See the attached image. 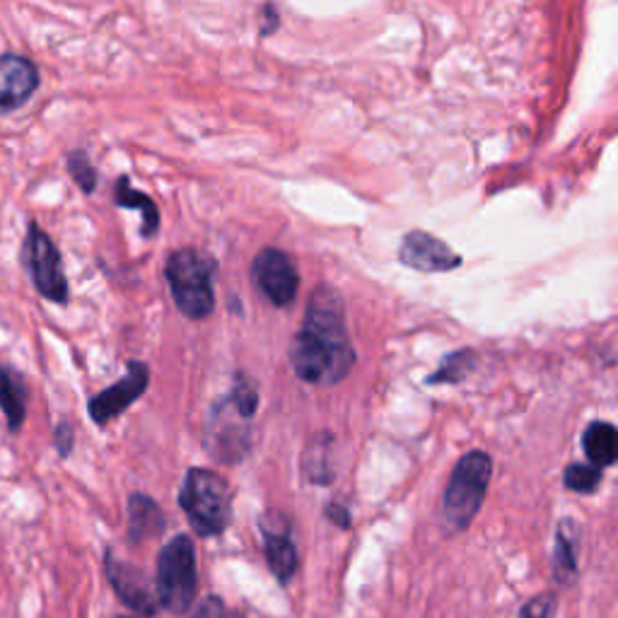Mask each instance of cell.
Segmentation results:
<instances>
[{
  "label": "cell",
  "instance_id": "6da1fadb",
  "mask_svg": "<svg viewBox=\"0 0 618 618\" xmlns=\"http://www.w3.org/2000/svg\"><path fill=\"white\" fill-rule=\"evenodd\" d=\"M356 362L346 329L344 300L334 288L319 285L310 297L302 329L290 346V366L307 384L341 382Z\"/></svg>",
  "mask_w": 618,
  "mask_h": 618
},
{
  "label": "cell",
  "instance_id": "7a4b0ae2",
  "mask_svg": "<svg viewBox=\"0 0 618 618\" xmlns=\"http://www.w3.org/2000/svg\"><path fill=\"white\" fill-rule=\"evenodd\" d=\"M491 476L493 462L486 452H469L459 459L440 501V525L447 537L462 535L474 523Z\"/></svg>",
  "mask_w": 618,
  "mask_h": 618
},
{
  "label": "cell",
  "instance_id": "3957f363",
  "mask_svg": "<svg viewBox=\"0 0 618 618\" xmlns=\"http://www.w3.org/2000/svg\"><path fill=\"white\" fill-rule=\"evenodd\" d=\"M179 505L199 537H221L233 523V493L227 481L211 469H189L181 483Z\"/></svg>",
  "mask_w": 618,
  "mask_h": 618
},
{
  "label": "cell",
  "instance_id": "277c9868",
  "mask_svg": "<svg viewBox=\"0 0 618 618\" xmlns=\"http://www.w3.org/2000/svg\"><path fill=\"white\" fill-rule=\"evenodd\" d=\"M199 568L196 549L187 535H179L157 555L155 597L157 604L169 614L184 616L196 599Z\"/></svg>",
  "mask_w": 618,
  "mask_h": 618
},
{
  "label": "cell",
  "instance_id": "5b68a950",
  "mask_svg": "<svg viewBox=\"0 0 618 618\" xmlns=\"http://www.w3.org/2000/svg\"><path fill=\"white\" fill-rule=\"evenodd\" d=\"M215 261L196 249H179L167 259L165 278L179 312L189 319H205L215 307Z\"/></svg>",
  "mask_w": 618,
  "mask_h": 618
},
{
  "label": "cell",
  "instance_id": "8992f818",
  "mask_svg": "<svg viewBox=\"0 0 618 618\" xmlns=\"http://www.w3.org/2000/svg\"><path fill=\"white\" fill-rule=\"evenodd\" d=\"M22 263L32 278L36 293L48 302H56V305H66L70 300V285L64 273L60 251L54 245V239L34 221H30L27 235L22 241Z\"/></svg>",
  "mask_w": 618,
  "mask_h": 618
},
{
  "label": "cell",
  "instance_id": "52a82bcc",
  "mask_svg": "<svg viewBox=\"0 0 618 618\" xmlns=\"http://www.w3.org/2000/svg\"><path fill=\"white\" fill-rule=\"evenodd\" d=\"M251 278L263 297L276 307L293 305L300 288V273L293 259L281 249H263L251 263Z\"/></svg>",
  "mask_w": 618,
  "mask_h": 618
},
{
  "label": "cell",
  "instance_id": "ba28073f",
  "mask_svg": "<svg viewBox=\"0 0 618 618\" xmlns=\"http://www.w3.org/2000/svg\"><path fill=\"white\" fill-rule=\"evenodd\" d=\"M150 382V370L145 362L131 360L128 362V372L121 378L119 382H114L109 390L94 394L88 402V414L90 418L97 423V426H106L109 420L119 418L124 411L138 402V398L148 390Z\"/></svg>",
  "mask_w": 618,
  "mask_h": 618
},
{
  "label": "cell",
  "instance_id": "9c48e42d",
  "mask_svg": "<svg viewBox=\"0 0 618 618\" xmlns=\"http://www.w3.org/2000/svg\"><path fill=\"white\" fill-rule=\"evenodd\" d=\"M104 575L112 585L114 595L141 616H155L157 614V597L148 575L141 568L131 565L126 561L116 559L112 551L104 553Z\"/></svg>",
  "mask_w": 618,
  "mask_h": 618
},
{
  "label": "cell",
  "instance_id": "30bf717a",
  "mask_svg": "<svg viewBox=\"0 0 618 618\" xmlns=\"http://www.w3.org/2000/svg\"><path fill=\"white\" fill-rule=\"evenodd\" d=\"M249 418L239 414V408L229 396L217 402L213 411V423L209 426V452L215 459H223V462H239L249 452V432L247 426H241Z\"/></svg>",
  "mask_w": 618,
  "mask_h": 618
},
{
  "label": "cell",
  "instance_id": "8fae6325",
  "mask_svg": "<svg viewBox=\"0 0 618 618\" xmlns=\"http://www.w3.org/2000/svg\"><path fill=\"white\" fill-rule=\"evenodd\" d=\"M261 537H263L266 563H269L278 583L288 585L300 568V555L295 549L288 517L281 513H266L261 517Z\"/></svg>",
  "mask_w": 618,
  "mask_h": 618
},
{
  "label": "cell",
  "instance_id": "7c38bea8",
  "mask_svg": "<svg viewBox=\"0 0 618 618\" xmlns=\"http://www.w3.org/2000/svg\"><path fill=\"white\" fill-rule=\"evenodd\" d=\"M40 68L22 54L0 56V116L18 112L40 90Z\"/></svg>",
  "mask_w": 618,
  "mask_h": 618
},
{
  "label": "cell",
  "instance_id": "4fadbf2b",
  "mask_svg": "<svg viewBox=\"0 0 618 618\" xmlns=\"http://www.w3.org/2000/svg\"><path fill=\"white\" fill-rule=\"evenodd\" d=\"M398 261L408 269H416L423 273H445L457 269L462 263V257L447 245L423 229H414L402 239V249H398Z\"/></svg>",
  "mask_w": 618,
  "mask_h": 618
},
{
  "label": "cell",
  "instance_id": "5bb4252c",
  "mask_svg": "<svg viewBox=\"0 0 618 618\" xmlns=\"http://www.w3.org/2000/svg\"><path fill=\"white\" fill-rule=\"evenodd\" d=\"M167 527V517L162 507L150 495L133 493L128 498V541L145 543L160 537Z\"/></svg>",
  "mask_w": 618,
  "mask_h": 618
},
{
  "label": "cell",
  "instance_id": "9a60e30c",
  "mask_svg": "<svg viewBox=\"0 0 618 618\" xmlns=\"http://www.w3.org/2000/svg\"><path fill=\"white\" fill-rule=\"evenodd\" d=\"M27 382L18 370L0 366V411H3L8 430L20 432L27 420Z\"/></svg>",
  "mask_w": 618,
  "mask_h": 618
},
{
  "label": "cell",
  "instance_id": "2e32d148",
  "mask_svg": "<svg viewBox=\"0 0 618 618\" xmlns=\"http://www.w3.org/2000/svg\"><path fill=\"white\" fill-rule=\"evenodd\" d=\"M577 541L580 531L573 519H563L555 531V549H553V580L561 587H573L577 583Z\"/></svg>",
  "mask_w": 618,
  "mask_h": 618
},
{
  "label": "cell",
  "instance_id": "e0dca14e",
  "mask_svg": "<svg viewBox=\"0 0 618 618\" xmlns=\"http://www.w3.org/2000/svg\"><path fill=\"white\" fill-rule=\"evenodd\" d=\"M583 447L592 467L599 471L609 469L611 464H616L618 457V432L607 420L589 423L583 435Z\"/></svg>",
  "mask_w": 618,
  "mask_h": 618
},
{
  "label": "cell",
  "instance_id": "ac0fdd59",
  "mask_svg": "<svg viewBox=\"0 0 618 618\" xmlns=\"http://www.w3.org/2000/svg\"><path fill=\"white\" fill-rule=\"evenodd\" d=\"M114 203L121 205V209H136L143 215V227L141 233L143 237H153L160 229V213H157V205L153 199L145 196L143 191L131 189L128 177H119L116 187H114Z\"/></svg>",
  "mask_w": 618,
  "mask_h": 618
},
{
  "label": "cell",
  "instance_id": "d6986e66",
  "mask_svg": "<svg viewBox=\"0 0 618 618\" xmlns=\"http://www.w3.org/2000/svg\"><path fill=\"white\" fill-rule=\"evenodd\" d=\"M332 454H334V438H332V435L322 432L307 445L305 476L312 483H317V486H329V483L334 481Z\"/></svg>",
  "mask_w": 618,
  "mask_h": 618
},
{
  "label": "cell",
  "instance_id": "ffe728a7",
  "mask_svg": "<svg viewBox=\"0 0 618 618\" xmlns=\"http://www.w3.org/2000/svg\"><path fill=\"white\" fill-rule=\"evenodd\" d=\"M476 362H479V356L474 353V350H469V348L457 350V353H450L440 362L438 370L428 374L426 382L428 384H459L476 370Z\"/></svg>",
  "mask_w": 618,
  "mask_h": 618
},
{
  "label": "cell",
  "instance_id": "44dd1931",
  "mask_svg": "<svg viewBox=\"0 0 618 618\" xmlns=\"http://www.w3.org/2000/svg\"><path fill=\"white\" fill-rule=\"evenodd\" d=\"M66 165H68V172H70L72 181H76L82 193H92L97 189V169L90 162V157L82 150L68 153Z\"/></svg>",
  "mask_w": 618,
  "mask_h": 618
},
{
  "label": "cell",
  "instance_id": "7402d4cb",
  "mask_svg": "<svg viewBox=\"0 0 618 618\" xmlns=\"http://www.w3.org/2000/svg\"><path fill=\"white\" fill-rule=\"evenodd\" d=\"M602 483V471L592 464H571L565 469V486L575 493H595Z\"/></svg>",
  "mask_w": 618,
  "mask_h": 618
},
{
  "label": "cell",
  "instance_id": "603a6c76",
  "mask_svg": "<svg viewBox=\"0 0 618 618\" xmlns=\"http://www.w3.org/2000/svg\"><path fill=\"white\" fill-rule=\"evenodd\" d=\"M555 609H559V602H555L553 592H547V595L529 599L525 607L519 609V618H555Z\"/></svg>",
  "mask_w": 618,
  "mask_h": 618
},
{
  "label": "cell",
  "instance_id": "cb8c5ba5",
  "mask_svg": "<svg viewBox=\"0 0 618 618\" xmlns=\"http://www.w3.org/2000/svg\"><path fill=\"white\" fill-rule=\"evenodd\" d=\"M72 445H76V430H72L68 420H60L54 428V447H56L58 457H64V459L70 457Z\"/></svg>",
  "mask_w": 618,
  "mask_h": 618
},
{
  "label": "cell",
  "instance_id": "d4e9b609",
  "mask_svg": "<svg viewBox=\"0 0 618 618\" xmlns=\"http://www.w3.org/2000/svg\"><path fill=\"white\" fill-rule=\"evenodd\" d=\"M191 618H227V611H225V604L221 597H205L196 611H193Z\"/></svg>",
  "mask_w": 618,
  "mask_h": 618
},
{
  "label": "cell",
  "instance_id": "484cf974",
  "mask_svg": "<svg viewBox=\"0 0 618 618\" xmlns=\"http://www.w3.org/2000/svg\"><path fill=\"white\" fill-rule=\"evenodd\" d=\"M324 515H326V519H332L336 527H341V529L350 527V513H348V507H344V505L329 503V505H326Z\"/></svg>",
  "mask_w": 618,
  "mask_h": 618
},
{
  "label": "cell",
  "instance_id": "4316f807",
  "mask_svg": "<svg viewBox=\"0 0 618 618\" xmlns=\"http://www.w3.org/2000/svg\"><path fill=\"white\" fill-rule=\"evenodd\" d=\"M263 15H266V20H271V22H266V27L261 30V34L276 32V27H278V12H276V8L273 5H266L263 8Z\"/></svg>",
  "mask_w": 618,
  "mask_h": 618
},
{
  "label": "cell",
  "instance_id": "83f0119b",
  "mask_svg": "<svg viewBox=\"0 0 618 618\" xmlns=\"http://www.w3.org/2000/svg\"><path fill=\"white\" fill-rule=\"evenodd\" d=\"M119 618H133V616H119Z\"/></svg>",
  "mask_w": 618,
  "mask_h": 618
}]
</instances>
